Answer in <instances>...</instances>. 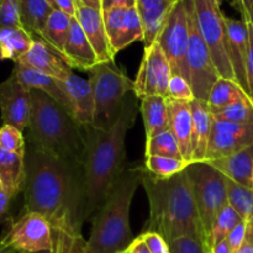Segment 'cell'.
<instances>
[{
  "label": "cell",
  "mask_w": 253,
  "mask_h": 253,
  "mask_svg": "<svg viewBox=\"0 0 253 253\" xmlns=\"http://www.w3.org/2000/svg\"><path fill=\"white\" fill-rule=\"evenodd\" d=\"M21 25L34 37H39L53 11L48 0H19Z\"/></svg>",
  "instance_id": "cell-29"
},
{
  "label": "cell",
  "mask_w": 253,
  "mask_h": 253,
  "mask_svg": "<svg viewBox=\"0 0 253 253\" xmlns=\"http://www.w3.org/2000/svg\"><path fill=\"white\" fill-rule=\"evenodd\" d=\"M140 113L145 125L146 141L168 128V104L165 96H147L141 100Z\"/></svg>",
  "instance_id": "cell-26"
},
{
  "label": "cell",
  "mask_w": 253,
  "mask_h": 253,
  "mask_svg": "<svg viewBox=\"0 0 253 253\" xmlns=\"http://www.w3.org/2000/svg\"><path fill=\"white\" fill-rule=\"evenodd\" d=\"M24 211L36 212L53 229L54 246L85 249L84 167L57 158L26 142Z\"/></svg>",
  "instance_id": "cell-1"
},
{
  "label": "cell",
  "mask_w": 253,
  "mask_h": 253,
  "mask_svg": "<svg viewBox=\"0 0 253 253\" xmlns=\"http://www.w3.org/2000/svg\"><path fill=\"white\" fill-rule=\"evenodd\" d=\"M103 16L115 56L133 42L145 40V29L137 7H115L103 11Z\"/></svg>",
  "instance_id": "cell-14"
},
{
  "label": "cell",
  "mask_w": 253,
  "mask_h": 253,
  "mask_svg": "<svg viewBox=\"0 0 253 253\" xmlns=\"http://www.w3.org/2000/svg\"><path fill=\"white\" fill-rule=\"evenodd\" d=\"M214 2H215V4H216V5H219V6H221L222 0H214ZM232 2H234V6L237 9V6H239V0H232Z\"/></svg>",
  "instance_id": "cell-52"
},
{
  "label": "cell",
  "mask_w": 253,
  "mask_h": 253,
  "mask_svg": "<svg viewBox=\"0 0 253 253\" xmlns=\"http://www.w3.org/2000/svg\"><path fill=\"white\" fill-rule=\"evenodd\" d=\"M119 253H128V252H127V250H125V251H121V252H119Z\"/></svg>",
  "instance_id": "cell-55"
},
{
  "label": "cell",
  "mask_w": 253,
  "mask_h": 253,
  "mask_svg": "<svg viewBox=\"0 0 253 253\" xmlns=\"http://www.w3.org/2000/svg\"><path fill=\"white\" fill-rule=\"evenodd\" d=\"M214 119L236 124H253V100L250 96L237 100L231 105L212 111Z\"/></svg>",
  "instance_id": "cell-35"
},
{
  "label": "cell",
  "mask_w": 253,
  "mask_h": 253,
  "mask_svg": "<svg viewBox=\"0 0 253 253\" xmlns=\"http://www.w3.org/2000/svg\"><path fill=\"white\" fill-rule=\"evenodd\" d=\"M22 27L19 0H0V30Z\"/></svg>",
  "instance_id": "cell-37"
},
{
  "label": "cell",
  "mask_w": 253,
  "mask_h": 253,
  "mask_svg": "<svg viewBox=\"0 0 253 253\" xmlns=\"http://www.w3.org/2000/svg\"><path fill=\"white\" fill-rule=\"evenodd\" d=\"M115 7H137V0H101V11Z\"/></svg>",
  "instance_id": "cell-44"
},
{
  "label": "cell",
  "mask_w": 253,
  "mask_h": 253,
  "mask_svg": "<svg viewBox=\"0 0 253 253\" xmlns=\"http://www.w3.org/2000/svg\"><path fill=\"white\" fill-rule=\"evenodd\" d=\"M54 10L64 12L69 16H76V0H48Z\"/></svg>",
  "instance_id": "cell-42"
},
{
  "label": "cell",
  "mask_w": 253,
  "mask_h": 253,
  "mask_svg": "<svg viewBox=\"0 0 253 253\" xmlns=\"http://www.w3.org/2000/svg\"><path fill=\"white\" fill-rule=\"evenodd\" d=\"M193 115V131H192V163L205 162L208 143L214 123V115L204 100L190 101Z\"/></svg>",
  "instance_id": "cell-22"
},
{
  "label": "cell",
  "mask_w": 253,
  "mask_h": 253,
  "mask_svg": "<svg viewBox=\"0 0 253 253\" xmlns=\"http://www.w3.org/2000/svg\"><path fill=\"white\" fill-rule=\"evenodd\" d=\"M140 236L146 242L151 253H170L168 242L160 234H157V232L143 231Z\"/></svg>",
  "instance_id": "cell-40"
},
{
  "label": "cell",
  "mask_w": 253,
  "mask_h": 253,
  "mask_svg": "<svg viewBox=\"0 0 253 253\" xmlns=\"http://www.w3.org/2000/svg\"><path fill=\"white\" fill-rule=\"evenodd\" d=\"M11 200L12 198L0 185V224L4 222L5 220H7V214H9Z\"/></svg>",
  "instance_id": "cell-45"
},
{
  "label": "cell",
  "mask_w": 253,
  "mask_h": 253,
  "mask_svg": "<svg viewBox=\"0 0 253 253\" xmlns=\"http://www.w3.org/2000/svg\"><path fill=\"white\" fill-rule=\"evenodd\" d=\"M170 253H211L204 241L195 237L183 236L168 242Z\"/></svg>",
  "instance_id": "cell-38"
},
{
  "label": "cell",
  "mask_w": 253,
  "mask_h": 253,
  "mask_svg": "<svg viewBox=\"0 0 253 253\" xmlns=\"http://www.w3.org/2000/svg\"><path fill=\"white\" fill-rule=\"evenodd\" d=\"M211 253H234L230 249L229 244H227L226 239L222 240V241L217 242L216 245L211 247Z\"/></svg>",
  "instance_id": "cell-49"
},
{
  "label": "cell",
  "mask_w": 253,
  "mask_h": 253,
  "mask_svg": "<svg viewBox=\"0 0 253 253\" xmlns=\"http://www.w3.org/2000/svg\"><path fill=\"white\" fill-rule=\"evenodd\" d=\"M11 73H14L16 78L27 89H30V90L34 89V90H40L42 93L47 94L71 114L68 100H67L63 90H62L58 79L29 68V67L24 66L21 63H14V68H12Z\"/></svg>",
  "instance_id": "cell-24"
},
{
  "label": "cell",
  "mask_w": 253,
  "mask_h": 253,
  "mask_svg": "<svg viewBox=\"0 0 253 253\" xmlns=\"http://www.w3.org/2000/svg\"><path fill=\"white\" fill-rule=\"evenodd\" d=\"M168 127L179 143L184 160L192 163L193 115L190 101L167 98Z\"/></svg>",
  "instance_id": "cell-21"
},
{
  "label": "cell",
  "mask_w": 253,
  "mask_h": 253,
  "mask_svg": "<svg viewBox=\"0 0 253 253\" xmlns=\"http://www.w3.org/2000/svg\"><path fill=\"white\" fill-rule=\"evenodd\" d=\"M31 93L26 142L67 162L84 167L85 131L56 100L40 90Z\"/></svg>",
  "instance_id": "cell-4"
},
{
  "label": "cell",
  "mask_w": 253,
  "mask_h": 253,
  "mask_svg": "<svg viewBox=\"0 0 253 253\" xmlns=\"http://www.w3.org/2000/svg\"><path fill=\"white\" fill-rule=\"evenodd\" d=\"M74 17L79 22L86 39L90 42L91 47L98 57L99 63L114 62L115 54H114L110 42H109L103 11L85 6V5L81 4L78 0H76V16Z\"/></svg>",
  "instance_id": "cell-18"
},
{
  "label": "cell",
  "mask_w": 253,
  "mask_h": 253,
  "mask_svg": "<svg viewBox=\"0 0 253 253\" xmlns=\"http://www.w3.org/2000/svg\"><path fill=\"white\" fill-rule=\"evenodd\" d=\"M0 253H20V252H15V251H0Z\"/></svg>",
  "instance_id": "cell-54"
},
{
  "label": "cell",
  "mask_w": 253,
  "mask_h": 253,
  "mask_svg": "<svg viewBox=\"0 0 253 253\" xmlns=\"http://www.w3.org/2000/svg\"><path fill=\"white\" fill-rule=\"evenodd\" d=\"M225 26L227 34V49L235 74V81L250 96L249 73H247L250 52L249 25L244 20L225 16Z\"/></svg>",
  "instance_id": "cell-16"
},
{
  "label": "cell",
  "mask_w": 253,
  "mask_h": 253,
  "mask_svg": "<svg viewBox=\"0 0 253 253\" xmlns=\"http://www.w3.org/2000/svg\"><path fill=\"white\" fill-rule=\"evenodd\" d=\"M137 98L126 96L118 119L108 130L94 126L85 131L84 179L86 192V221L103 207L114 185L127 167L125 140L137 116Z\"/></svg>",
  "instance_id": "cell-2"
},
{
  "label": "cell",
  "mask_w": 253,
  "mask_h": 253,
  "mask_svg": "<svg viewBox=\"0 0 253 253\" xmlns=\"http://www.w3.org/2000/svg\"><path fill=\"white\" fill-rule=\"evenodd\" d=\"M81 4L95 10H101V0H78Z\"/></svg>",
  "instance_id": "cell-50"
},
{
  "label": "cell",
  "mask_w": 253,
  "mask_h": 253,
  "mask_svg": "<svg viewBox=\"0 0 253 253\" xmlns=\"http://www.w3.org/2000/svg\"><path fill=\"white\" fill-rule=\"evenodd\" d=\"M229 204L245 221H253V190L245 188L225 177Z\"/></svg>",
  "instance_id": "cell-32"
},
{
  "label": "cell",
  "mask_w": 253,
  "mask_h": 253,
  "mask_svg": "<svg viewBox=\"0 0 253 253\" xmlns=\"http://www.w3.org/2000/svg\"><path fill=\"white\" fill-rule=\"evenodd\" d=\"M88 73L95 103L93 126L108 130L118 119L126 96L133 93L135 83L115 62L99 63Z\"/></svg>",
  "instance_id": "cell-6"
},
{
  "label": "cell",
  "mask_w": 253,
  "mask_h": 253,
  "mask_svg": "<svg viewBox=\"0 0 253 253\" xmlns=\"http://www.w3.org/2000/svg\"><path fill=\"white\" fill-rule=\"evenodd\" d=\"M253 5V0H239V6L237 10L241 14V20H244L245 22H247V17H249V12L251 10Z\"/></svg>",
  "instance_id": "cell-48"
},
{
  "label": "cell",
  "mask_w": 253,
  "mask_h": 253,
  "mask_svg": "<svg viewBox=\"0 0 253 253\" xmlns=\"http://www.w3.org/2000/svg\"><path fill=\"white\" fill-rule=\"evenodd\" d=\"M31 253H57L56 251H39V252H31Z\"/></svg>",
  "instance_id": "cell-53"
},
{
  "label": "cell",
  "mask_w": 253,
  "mask_h": 253,
  "mask_svg": "<svg viewBox=\"0 0 253 253\" xmlns=\"http://www.w3.org/2000/svg\"><path fill=\"white\" fill-rule=\"evenodd\" d=\"M247 234V221L242 220L237 226H235L232 229V231L227 235L226 241L229 244L230 249H231L232 252H236L240 247L244 244L245 239H246Z\"/></svg>",
  "instance_id": "cell-41"
},
{
  "label": "cell",
  "mask_w": 253,
  "mask_h": 253,
  "mask_svg": "<svg viewBox=\"0 0 253 253\" xmlns=\"http://www.w3.org/2000/svg\"><path fill=\"white\" fill-rule=\"evenodd\" d=\"M141 175L142 166H127L124 170L103 207L90 220L85 253H119L132 244L135 236L130 225V209Z\"/></svg>",
  "instance_id": "cell-5"
},
{
  "label": "cell",
  "mask_w": 253,
  "mask_h": 253,
  "mask_svg": "<svg viewBox=\"0 0 253 253\" xmlns=\"http://www.w3.org/2000/svg\"><path fill=\"white\" fill-rule=\"evenodd\" d=\"M172 66L157 42L145 47L142 61L133 81V94L142 100L147 96L168 98V85L172 78Z\"/></svg>",
  "instance_id": "cell-12"
},
{
  "label": "cell",
  "mask_w": 253,
  "mask_h": 253,
  "mask_svg": "<svg viewBox=\"0 0 253 253\" xmlns=\"http://www.w3.org/2000/svg\"><path fill=\"white\" fill-rule=\"evenodd\" d=\"M0 147L9 152L25 155L26 137L24 136V132L15 126L2 124L0 126Z\"/></svg>",
  "instance_id": "cell-36"
},
{
  "label": "cell",
  "mask_w": 253,
  "mask_h": 253,
  "mask_svg": "<svg viewBox=\"0 0 253 253\" xmlns=\"http://www.w3.org/2000/svg\"><path fill=\"white\" fill-rule=\"evenodd\" d=\"M247 22H249V24L251 25V26L253 27V5H252L251 10H250V12H249V17H247Z\"/></svg>",
  "instance_id": "cell-51"
},
{
  "label": "cell",
  "mask_w": 253,
  "mask_h": 253,
  "mask_svg": "<svg viewBox=\"0 0 253 253\" xmlns=\"http://www.w3.org/2000/svg\"><path fill=\"white\" fill-rule=\"evenodd\" d=\"M190 162L183 158L165 157V156H145V169L157 178H170L188 168Z\"/></svg>",
  "instance_id": "cell-31"
},
{
  "label": "cell",
  "mask_w": 253,
  "mask_h": 253,
  "mask_svg": "<svg viewBox=\"0 0 253 253\" xmlns=\"http://www.w3.org/2000/svg\"><path fill=\"white\" fill-rule=\"evenodd\" d=\"M63 59L72 69L78 68L85 72L91 71L99 64L98 57L76 17L72 20L71 31L64 46Z\"/></svg>",
  "instance_id": "cell-20"
},
{
  "label": "cell",
  "mask_w": 253,
  "mask_h": 253,
  "mask_svg": "<svg viewBox=\"0 0 253 253\" xmlns=\"http://www.w3.org/2000/svg\"><path fill=\"white\" fill-rule=\"evenodd\" d=\"M53 250V229L42 215L24 211L16 220L7 219L5 221L0 251L31 253Z\"/></svg>",
  "instance_id": "cell-9"
},
{
  "label": "cell",
  "mask_w": 253,
  "mask_h": 253,
  "mask_svg": "<svg viewBox=\"0 0 253 253\" xmlns=\"http://www.w3.org/2000/svg\"><path fill=\"white\" fill-rule=\"evenodd\" d=\"M168 98L184 101L194 100V93L189 81L179 74H172L168 85Z\"/></svg>",
  "instance_id": "cell-39"
},
{
  "label": "cell",
  "mask_w": 253,
  "mask_h": 253,
  "mask_svg": "<svg viewBox=\"0 0 253 253\" xmlns=\"http://www.w3.org/2000/svg\"><path fill=\"white\" fill-rule=\"evenodd\" d=\"M235 253H253V221H247L246 239Z\"/></svg>",
  "instance_id": "cell-46"
},
{
  "label": "cell",
  "mask_w": 253,
  "mask_h": 253,
  "mask_svg": "<svg viewBox=\"0 0 253 253\" xmlns=\"http://www.w3.org/2000/svg\"><path fill=\"white\" fill-rule=\"evenodd\" d=\"M193 2L200 32L209 47L212 61L220 77L235 81V74L227 49L225 15L222 14L221 6L215 4L214 0H193Z\"/></svg>",
  "instance_id": "cell-10"
},
{
  "label": "cell",
  "mask_w": 253,
  "mask_h": 253,
  "mask_svg": "<svg viewBox=\"0 0 253 253\" xmlns=\"http://www.w3.org/2000/svg\"><path fill=\"white\" fill-rule=\"evenodd\" d=\"M34 43V36L24 27L0 30V61L19 62Z\"/></svg>",
  "instance_id": "cell-27"
},
{
  "label": "cell",
  "mask_w": 253,
  "mask_h": 253,
  "mask_svg": "<svg viewBox=\"0 0 253 253\" xmlns=\"http://www.w3.org/2000/svg\"><path fill=\"white\" fill-rule=\"evenodd\" d=\"M59 84L68 100L74 120L83 128L93 126L95 103L90 79L82 78L72 72L63 81H59Z\"/></svg>",
  "instance_id": "cell-17"
},
{
  "label": "cell",
  "mask_w": 253,
  "mask_h": 253,
  "mask_svg": "<svg viewBox=\"0 0 253 253\" xmlns=\"http://www.w3.org/2000/svg\"><path fill=\"white\" fill-rule=\"evenodd\" d=\"M25 178V155L9 152L0 147V185L12 199L24 192Z\"/></svg>",
  "instance_id": "cell-25"
},
{
  "label": "cell",
  "mask_w": 253,
  "mask_h": 253,
  "mask_svg": "<svg viewBox=\"0 0 253 253\" xmlns=\"http://www.w3.org/2000/svg\"><path fill=\"white\" fill-rule=\"evenodd\" d=\"M242 220L244 219H242L241 215L231 205L227 204L219 212V215L215 219L214 224H212L211 231H210L209 239H208V246H209L210 251H211V247L214 245H216L217 242L226 239L227 235L232 231V229L235 226H237Z\"/></svg>",
  "instance_id": "cell-33"
},
{
  "label": "cell",
  "mask_w": 253,
  "mask_h": 253,
  "mask_svg": "<svg viewBox=\"0 0 253 253\" xmlns=\"http://www.w3.org/2000/svg\"><path fill=\"white\" fill-rule=\"evenodd\" d=\"M187 7L189 19V44L185 57L188 81L192 85L194 98L207 101L212 86L220 78V74L212 61L209 47L200 32L193 0H187Z\"/></svg>",
  "instance_id": "cell-8"
},
{
  "label": "cell",
  "mask_w": 253,
  "mask_h": 253,
  "mask_svg": "<svg viewBox=\"0 0 253 253\" xmlns=\"http://www.w3.org/2000/svg\"><path fill=\"white\" fill-rule=\"evenodd\" d=\"M128 253H151L150 249L147 247L146 242L143 241V239L141 236L135 237V240L132 241V244L127 247Z\"/></svg>",
  "instance_id": "cell-47"
},
{
  "label": "cell",
  "mask_w": 253,
  "mask_h": 253,
  "mask_svg": "<svg viewBox=\"0 0 253 253\" xmlns=\"http://www.w3.org/2000/svg\"><path fill=\"white\" fill-rule=\"evenodd\" d=\"M249 25V37H250V52H249V66H247V73H249V84H250V96L253 100V27Z\"/></svg>",
  "instance_id": "cell-43"
},
{
  "label": "cell",
  "mask_w": 253,
  "mask_h": 253,
  "mask_svg": "<svg viewBox=\"0 0 253 253\" xmlns=\"http://www.w3.org/2000/svg\"><path fill=\"white\" fill-rule=\"evenodd\" d=\"M141 185L150 205V216L143 231L157 232L167 242L189 236L207 244L187 169L162 179L150 174L142 166Z\"/></svg>",
  "instance_id": "cell-3"
},
{
  "label": "cell",
  "mask_w": 253,
  "mask_h": 253,
  "mask_svg": "<svg viewBox=\"0 0 253 253\" xmlns=\"http://www.w3.org/2000/svg\"><path fill=\"white\" fill-rule=\"evenodd\" d=\"M31 111V93L14 73L0 82V114L2 124L12 125L24 132Z\"/></svg>",
  "instance_id": "cell-15"
},
{
  "label": "cell",
  "mask_w": 253,
  "mask_h": 253,
  "mask_svg": "<svg viewBox=\"0 0 253 253\" xmlns=\"http://www.w3.org/2000/svg\"><path fill=\"white\" fill-rule=\"evenodd\" d=\"M187 170L208 244L215 219L229 204L225 175L209 162H193L188 166Z\"/></svg>",
  "instance_id": "cell-7"
},
{
  "label": "cell",
  "mask_w": 253,
  "mask_h": 253,
  "mask_svg": "<svg viewBox=\"0 0 253 253\" xmlns=\"http://www.w3.org/2000/svg\"><path fill=\"white\" fill-rule=\"evenodd\" d=\"M246 96L249 95L245 93L244 89L236 82L220 77L212 86L207 103L211 109V111H216L226 108L235 101L241 100Z\"/></svg>",
  "instance_id": "cell-30"
},
{
  "label": "cell",
  "mask_w": 253,
  "mask_h": 253,
  "mask_svg": "<svg viewBox=\"0 0 253 253\" xmlns=\"http://www.w3.org/2000/svg\"><path fill=\"white\" fill-rule=\"evenodd\" d=\"M253 145V124H236L214 119L205 162L229 157Z\"/></svg>",
  "instance_id": "cell-13"
},
{
  "label": "cell",
  "mask_w": 253,
  "mask_h": 253,
  "mask_svg": "<svg viewBox=\"0 0 253 253\" xmlns=\"http://www.w3.org/2000/svg\"><path fill=\"white\" fill-rule=\"evenodd\" d=\"M209 163L232 182L253 190V145Z\"/></svg>",
  "instance_id": "cell-23"
},
{
  "label": "cell",
  "mask_w": 253,
  "mask_h": 253,
  "mask_svg": "<svg viewBox=\"0 0 253 253\" xmlns=\"http://www.w3.org/2000/svg\"><path fill=\"white\" fill-rule=\"evenodd\" d=\"M73 17L59 10H53L47 19L39 39L46 42L51 48H53L63 58L64 46L68 40L69 31Z\"/></svg>",
  "instance_id": "cell-28"
},
{
  "label": "cell",
  "mask_w": 253,
  "mask_h": 253,
  "mask_svg": "<svg viewBox=\"0 0 253 253\" xmlns=\"http://www.w3.org/2000/svg\"><path fill=\"white\" fill-rule=\"evenodd\" d=\"M145 156H165V157L183 158L179 143L169 127L146 141ZM184 160V158H183Z\"/></svg>",
  "instance_id": "cell-34"
},
{
  "label": "cell",
  "mask_w": 253,
  "mask_h": 253,
  "mask_svg": "<svg viewBox=\"0 0 253 253\" xmlns=\"http://www.w3.org/2000/svg\"><path fill=\"white\" fill-rule=\"evenodd\" d=\"M16 63H21L29 68L51 76L58 81H63L73 69L63 58L39 37H34V43L26 54Z\"/></svg>",
  "instance_id": "cell-19"
},
{
  "label": "cell",
  "mask_w": 253,
  "mask_h": 253,
  "mask_svg": "<svg viewBox=\"0 0 253 253\" xmlns=\"http://www.w3.org/2000/svg\"><path fill=\"white\" fill-rule=\"evenodd\" d=\"M156 42L167 56L173 74H179L188 79L187 57L189 44V19L187 0H178L166 17Z\"/></svg>",
  "instance_id": "cell-11"
}]
</instances>
